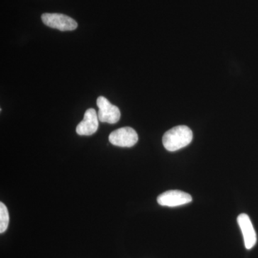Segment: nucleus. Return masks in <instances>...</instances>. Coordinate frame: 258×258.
Here are the masks:
<instances>
[{
  "mask_svg": "<svg viewBox=\"0 0 258 258\" xmlns=\"http://www.w3.org/2000/svg\"><path fill=\"white\" fill-rule=\"evenodd\" d=\"M97 106L99 108L98 116L103 123L114 124L120 118V112L118 107L111 104L105 97L99 96L97 98Z\"/></svg>",
  "mask_w": 258,
  "mask_h": 258,
  "instance_id": "obj_3",
  "label": "nucleus"
},
{
  "mask_svg": "<svg viewBox=\"0 0 258 258\" xmlns=\"http://www.w3.org/2000/svg\"><path fill=\"white\" fill-rule=\"evenodd\" d=\"M237 222L243 235L246 248L252 249L257 242V236L250 219L246 214H241L237 217Z\"/></svg>",
  "mask_w": 258,
  "mask_h": 258,
  "instance_id": "obj_7",
  "label": "nucleus"
},
{
  "mask_svg": "<svg viewBox=\"0 0 258 258\" xmlns=\"http://www.w3.org/2000/svg\"><path fill=\"white\" fill-rule=\"evenodd\" d=\"M9 212L6 205L3 203H0V233L3 234L8 229L9 225Z\"/></svg>",
  "mask_w": 258,
  "mask_h": 258,
  "instance_id": "obj_8",
  "label": "nucleus"
},
{
  "mask_svg": "<svg viewBox=\"0 0 258 258\" xmlns=\"http://www.w3.org/2000/svg\"><path fill=\"white\" fill-rule=\"evenodd\" d=\"M41 18L45 25L60 31H72L78 28L77 22L66 15L45 13L42 15Z\"/></svg>",
  "mask_w": 258,
  "mask_h": 258,
  "instance_id": "obj_2",
  "label": "nucleus"
},
{
  "mask_svg": "<svg viewBox=\"0 0 258 258\" xmlns=\"http://www.w3.org/2000/svg\"><path fill=\"white\" fill-rule=\"evenodd\" d=\"M110 143L119 147H132L139 140L138 134L131 127L117 129L109 135Z\"/></svg>",
  "mask_w": 258,
  "mask_h": 258,
  "instance_id": "obj_4",
  "label": "nucleus"
},
{
  "mask_svg": "<svg viewBox=\"0 0 258 258\" xmlns=\"http://www.w3.org/2000/svg\"><path fill=\"white\" fill-rule=\"evenodd\" d=\"M193 134L186 125H177L166 132L163 136V145L166 150L175 152L191 143Z\"/></svg>",
  "mask_w": 258,
  "mask_h": 258,
  "instance_id": "obj_1",
  "label": "nucleus"
},
{
  "mask_svg": "<svg viewBox=\"0 0 258 258\" xmlns=\"http://www.w3.org/2000/svg\"><path fill=\"white\" fill-rule=\"evenodd\" d=\"M192 201V198L189 194L179 190H169L161 194L157 198V203L161 206L174 207L181 206Z\"/></svg>",
  "mask_w": 258,
  "mask_h": 258,
  "instance_id": "obj_5",
  "label": "nucleus"
},
{
  "mask_svg": "<svg viewBox=\"0 0 258 258\" xmlns=\"http://www.w3.org/2000/svg\"><path fill=\"white\" fill-rule=\"evenodd\" d=\"M98 116L96 110L89 108L86 111L84 118L76 127V133L80 136H91L98 128Z\"/></svg>",
  "mask_w": 258,
  "mask_h": 258,
  "instance_id": "obj_6",
  "label": "nucleus"
}]
</instances>
